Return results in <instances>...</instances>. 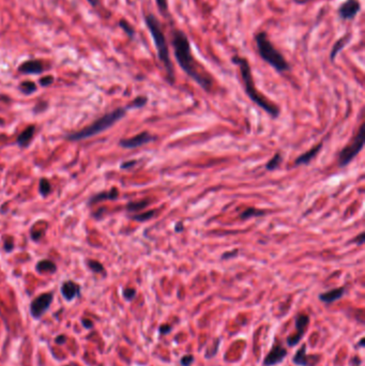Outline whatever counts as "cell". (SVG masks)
Returning a JSON list of instances; mask_svg holds the SVG:
<instances>
[{"label": "cell", "mask_w": 365, "mask_h": 366, "mask_svg": "<svg viewBox=\"0 0 365 366\" xmlns=\"http://www.w3.org/2000/svg\"><path fill=\"white\" fill-rule=\"evenodd\" d=\"M60 291L62 297L66 301H72L76 297H79L81 294V286L76 284L73 280H66L60 288Z\"/></svg>", "instance_id": "13"}, {"label": "cell", "mask_w": 365, "mask_h": 366, "mask_svg": "<svg viewBox=\"0 0 365 366\" xmlns=\"http://www.w3.org/2000/svg\"><path fill=\"white\" fill-rule=\"evenodd\" d=\"M119 196V192L117 189H113L110 190L109 192H101L97 195H95V196H92L88 202V205L91 206L93 205V203H97V202H100V201H104V200H115L116 198H118Z\"/></svg>", "instance_id": "18"}, {"label": "cell", "mask_w": 365, "mask_h": 366, "mask_svg": "<svg viewBox=\"0 0 365 366\" xmlns=\"http://www.w3.org/2000/svg\"><path fill=\"white\" fill-rule=\"evenodd\" d=\"M308 346L303 344L299 350L297 351L293 356V363L297 366H316L321 361V355L319 354H308L307 353Z\"/></svg>", "instance_id": "9"}, {"label": "cell", "mask_w": 365, "mask_h": 366, "mask_svg": "<svg viewBox=\"0 0 365 366\" xmlns=\"http://www.w3.org/2000/svg\"><path fill=\"white\" fill-rule=\"evenodd\" d=\"M105 211V208H101L98 212H96V213H95V216L97 217V218H99V217H101L102 216V213H103V212Z\"/></svg>", "instance_id": "45"}, {"label": "cell", "mask_w": 365, "mask_h": 366, "mask_svg": "<svg viewBox=\"0 0 365 366\" xmlns=\"http://www.w3.org/2000/svg\"><path fill=\"white\" fill-rule=\"evenodd\" d=\"M20 90L24 93V95H31V93L35 92L37 90V86L36 84L33 82H23L21 85H20Z\"/></svg>", "instance_id": "24"}, {"label": "cell", "mask_w": 365, "mask_h": 366, "mask_svg": "<svg viewBox=\"0 0 365 366\" xmlns=\"http://www.w3.org/2000/svg\"><path fill=\"white\" fill-rule=\"evenodd\" d=\"M136 294L137 291L135 288H125L122 291V296L126 301H133L135 299V297H136Z\"/></svg>", "instance_id": "31"}, {"label": "cell", "mask_w": 365, "mask_h": 366, "mask_svg": "<svg viewBox=\"0 0 365 366\" xmlns=\"http://www.w3.org/2000/svg\"><path fill=\"white\" fill-rule=\"evenodd\" d=\"M362 5L360 0H346L337 9V15L343 22L354 20L361 12Z\"/></svg>", "instance_id": "8"}, {"label": "cell", "mask_w": 365, "mask_h": 366, "mask_svg": "<svg viewBox=\"0 0 365 366\" xmlns=\"http://www.w3.org/2000/svg\"><path fill=\"white\" fill-rule=\"evenodd\" d=\"M195 361V357L193 354H184L181 356L180 359V365L181 366H192Z\"/></svg>", "instance_id": "32"}, {"label": "cell", "mask_w": 365, "mask_h": 366, "mask_svg": "<svg viewBox=\"0 0 365 366\" xmlns=\"http://www.w3.org/2000/svg\"><path fill=\"white\" fill-rule=\"evenodd\" d=\"M156 4L160 13L167 18L168 15V0H156Z\"/></svg>", "instance_id": "30"}, {"label": "cell", "mask_w": 365, "mask_h": 366, "mask_svg": "<svg viewBox=\"0 0 365 366\" xmlns=\"http://www.w3.org/2000/svg\"><path fill=\"white\" fill-rule=\"evenodd\" d=\"M4 248H5V250H6L7 252H12V250L14 249V244H13L12 240H11V241H9V240L6 241Z\"/></svg>", "instance_id": "41"}, {"label": "cell", "mask_w": 365, "mask_h": 366, "mask_svg": "<svg viewBox=\"0 0 365 366\" xmlns=\"http://www.w3.org/2000/svg\"><path fill=\"white\" fill-rule=\"evenodd\" d=\"M147 102H148V99L146 97L140 96V97H137L134 101H132L126 108H140V107L145 106L147 104Z\"/></svg>", "instance_id": "29"}, {"label": "cell", "mask_w": 365, "mask_h": 366, "mask_svg": "<svg viewBox=\"0 0 365 366\" xmlns=\"http://www.w3.org/2000/svg\"><path fill=\"white\" fill-rule=\"evenodd\" d=\"M155 139H156L155 136H152L150 133L142 132L136 136H134V137L121 139L120 142H119V144L125 149H134V148H137V147L143 146V144H147L151 141H154Z\"/></svg>", "instance_id": "11"}, {"label": "cell", "mask_w": 365, "mask_h": 366, "mask_svg": "<svg viewBox=\"0 0 365 366\" xmlns=\"http://www.w3.org/2000/svg\"><path fill=\"white\" fill-rule=\"evenodd\" d=\"M53 83H54V78L52 75L44 76V78H42L40 80V85L42 87H48L49 85H52Z\"/></svg>", "instance_id": "35"}, {"label": "cell", "mask_w": 365, "mask_h": 366, "mask_svg": "<svg viewBox=\"0 0 365 366\" xmlns=\"http://www.w3.org/2000/svg\"><path fill=\"white\" fill-rule=\"evenodd\" d=\"M174 330V327L172 325H162L159 328V333L160 335L165 336L172 333V331Z\"/></svg>", "instance_id": "33"}, {"label": "cell", "mask_w": 365, "mask_h": 366, "mask_svg": "<svg viewBox=\"0 0 365 366\" xmlns=\"http://www.w3.org/2000/svg\"><path fill=\"white\" fill-rule=\"evenodd\" d=\"M254 40H255L257 52L261 60H264L278 73H284L290 70L289 62L286 60L284 55L274 46L266 31H258L255 37H254Z\"/></svg>", "instance_id": "4"}, {"label": "cell", "mask_w": 365, "mask_h": 366, "mask_svg": "<svg viewBox=\"0 0 365 366\" xmlns=\"http://www.w3.org/2000/svg\"><path fill=\"white\" fill-rule=\"evenodd\" d=\"M157 214V210H150L147 212H143V213L140 214H136L133 215L132 218L134 221H137V222H146V221H149L150 218L154 217Z\"/></svg>", "instance_id": "25"}, {"label": "cell", "mask_w": 365, "mask_h": 366, "mask_svg": "<svg viewBox=\"0 0 365 366\" xmlns=\"http://www.w3.org/2000/svg\"><path fill=\"white\" fill-rule=\"evenodd\" d=\"M66 339H67V337H66L65 335L61 334V335H58V336L55 338V342H56V344H58V345H61V344H64V343L66 342Z\"/></svg>", "instance_id": "38"}, {"label": "cell", "mask_w": 365, "mask_h": 366, "mask_svg": "<svg viewBox=\"0 0 365 366\" xmlns=\"http://www.w3.org/2000/svg\"><path fill=\"white\" fill-rule=\"evenodd\" d=\"M39 190L43 196H47V195L50 193V191H52V185H50L47 179H41Z\"/></svg>", "instance_id": "28"}, {"label": "cell", "mask_w": 365, "mask_h": 366, "mask_svg": "<svg viewBox=\"0 0 365 366\" xmlns=\"http://www.w3.org/2000/svg\"><path fill=\"white\" fill-rule=\"evenodd\" d=\"M119 27H120L126 33V35H128V37L130 39H134L135 29L129 22H126L125 20H120L119 21Z\"/></svg>", "instance_id": "23"}, {"label": "cell", "mask_w": 365, "mask_h": 366, "mask_svg": "<svg viewBox=\"0 0 365 366\" xmlns=\"http://www.w3.org/2000/svg\"><path fill=\"white\" fill-rule=\"evenodd\" d=\"M322 146H324V142H319L317 146H315L314 148H312L311 150H309L308 152L303 153L299 158H297V160L295 161L296 165H304V164H309L310 162L315 158L318 153L320 152Z\"/></svg>", "instance_id": "17"}, {"label": "cell", "mask_w": 365, "mask_h": 366, "mask_svg": "<svg viewBox=\"0 0 365 366\" xmlns=\"http://www.w3.org/2000/svg\"><path fill=\"white\" fill-rule=\"evenodd\" d=\"M87 2L92 6V7H97L99 5V0H87Z\"/></svg>", "instance_id": "46"}, {"label": "cell", "mask_w": 365, "mask_h": 366, "mask_svg": "<svg viewBox=\"0 0 365 366\" xmlns=\"http://www.w3.org/2000/svg\"><path fill=\"white\" fill-rule=\"evenodd\" d=\"M35 132H36V126L35 125H29V126H27V129L25 130L19 136L18 140H16V141H18V143H19V146L21 148L27 147L28 144H29V142H30V140L32 139L33 135H35Z\"/></svg>", "instance_id": "19"}, {"label": "cell", "mask_w": 365, "mask_h": 366, "mask_svg": "<svg viewBox=\"0 0 365 366\" xmlns=\"http://www.w3.org/2000/svg\"><path fill=\"white\" fill-rule=\"evenodd\" d=\"M172 46L176 60L182 71L196 83L199 87L207 92H210L212 86H213V80L205 70H201L198 62L195 60L192 54L190 39L183 30L179 28L173 29Z\"/></svg>", "instance_id": "1"}, {"label": "cell", "mask_w": 365, "mask_h": 366, "mask_svg": "<svg viewBox=\"0 0 365 366\" xmlns=\"http://www.w3.org/2000/svg\"><path fill=\"white\" fill-rule=\"evenodd\" d=\"M19 71L24 74H41L44 71V66L40 60H28L19 66Z\"/></svg>", "instance_id": "15"}, {"label": "cell", "mask_w": 365, "mask_h": 366, "mask_svg": "<svg viewBox=\"0 0 365 366\" xmlns=\"http://www.w3.org/2000/svg\"><path fill=\"white\" fill-rule=\"evenodd\" d=\"M36 269L40 273H55L57 271V266L56 263L52 260H41L37 263Z\"/></svg>", "instance_id": "20"}, {"label": "cell", "mask_w": 365, "mask_h": 366, "mask_svg": "<svg viewBox=\"0 0 365 366\" xmlns=\"http://www.w3.org/2000/svg\"><path fill=\"white\" fill-rule=\"evenodd\" d=\"M353 242L358 245H362L364 243V233H361L358 237L354 238Z\"/></svg>", "instance_id": "40"}, {"label": "cell", "mask_w": 365, "mask_h": 366, "mask_svg": "<svg viewBox=\"0 0 365 366\" xmlns=\"http://www.w3.org/2000/svg\"><path fill=\"white\" fill-rule=\"evenodd\" d=\"M137 162L136 161H129V162H124V163L121 164V168L122 169H125V168H130L132 166H134L135 164H136Z\"/></svg>", "instance_id": "42"}, {"label": "cell", "mask_w": 365, "mask_h": 366, "mask_svg": "<svg viewBox=\"0 0 365 366\" xmlns=\"http://www.w3.org/2000/svg\"><path fill=\"white\" fill-rule=\"evenodd\" d=\"M345 294H346L345 287H337L334 289H331V290H329V291L320 294L318 296V299L321 302H324L325 304H331V303H334V302L338 301L339 299H342V298L345 296Z\"/></svg>", "instance_id": "12"}, {"label": "cell", "mask_w": 365, "mask_h": 366, "mask_svg": "<svg viewBox=\"0 0 365 366\" xmlns=\"http://www.w3.org/2000/svg\"><path fill=\"white\" fill-rule=\"evenodd\" d=\"M364 347H365V338L361 337V339L355 345V349H362Z\"/></svg>", "instance_id": "43"}, {"label": "cell", "mask_w": 365, "mask_h": 366, "mask_svg": "<svg viewBox=\"0 0 365 366\" xmlns=\"http://www.w3.org/2000/svg\"><path fill=\"white\" fill-rule=\"evenodd\" d=\"M87 266L92 272H95V273H104V272H105V269H104L103 265H102L101 262H99L97 260H88L87 261Z\"/></svg>", "instance_id": "27"}, {"label": "cell", "mask_w": 365, "mask_h": 366, "mask_svg": "<svg viewBox=\"0 0 365 366\" xmlns=\"http://www.w3.org/2000/svg\"><path fill=\"white\" fill-rule=\"evenodd\" d=\"M54 294L45 292L42 294L30 304V314L33 319H41V317L46 313V311L50 308V304L53 303Z\"/></svg>", "instance_id": "7"}, {"label": "cell", "mask_w": 365, "mask_h": 366, "mask_svg": "<svg viewBox=\"0 0 365 366\" xmlns=\"http://www.w3.org/2000/svg\"><path fill=\"white\" fill-rule=\"evenodd\" d=\"M150 201L145 199V200H139V201H132V202H129L128 205H126V210L130 211V212H135V211H139V210H142L145 209L149 206Z\"/></svg>", "instance_id": "22"}, {"label": "cell", "mask_w": 365, "mask_h": 366, "mask_svg": "<svg viewBox=\"0 0 365 366\" xmlns=\"http://www.w3.org/2000/svg\"><path fill=\"white\" fill-rule=\"evenodd\" d=\"M282 160H283V158H282L281 153H276V155L267 163L266 169L267 170H274V169H276L279 166V164H281Z\"/></svg>", "instance_id": "26"}, {"label": "cell", "mask_w": 365, "mask_h": 366, "mask_svg": "<svg viewBox=\"0 0 365 366\" xmlns=\"http://www.w3.org/2000/svg\"><path fill=\"white\" fill-rule=\"evenodd\" d=\"M238 254V251H233L232 253L231 252H226L222 255V259H229V258H233L235 257L236 255Z\"/></svg>", "instance_id": "39"}, {"label": "cell", "mask_w": 365, "mask_h": 366, "mask_svg": "<svg viewBox=\"0 0 365 366\" xmlns=\"http://www.w3.org/2000/svg\"><path fill=\"white\" fill-rule=\"evenodd\" d=\"M310 325V316L305 313H299L296 315L295 317V327H296V334H298L302 338L305 335V332L309 328Z\"/></svg>", "instance_id": "16"}, {"label": "cell", "mask_w": 365, "mask_h": 366, "mask_svg": "<svg viewBox=\"0 0 365 366\" xmlns=\"http://www.w3.org/2000/svg\"><path fill=\"white\" fill-rule=\"evenodd\" d=\"M82 325L85 329L87 330H90V329H93V327H95V323H93V321H91L90 319H86V318H83L82 319Z\"/></svg>", "instance_id": "36"}, {"label": "cell", "mask_w": 365, "mask_h": 366, "mask_svg": "<svg viewBox=\"0 0 365 366\" xmlns=\"http://www.w3.org/2000/svg\"><path fill=\"white\" fill-rule=\"evenodd\" d=\"M232 62L239 67L244 91L251 99V101H253L257 106L264 109L272 118H277L279 116V108L257 90L252 74V67L248 58L242 57L240 55H234L232 57Z\"/></svg>", "instance_id": "3"}, {"label": "cell", "mask_w": 365, "mask_h": 366, "mask_svg": "<svg viewBox=\"0 0 365 366\" xmlns=\"http://www.w3.org/2000/svg\"><path fill=\"white\" fill-rule=\"evenodd\" d=\"M288 354L287 349L281 343H275L262 361V366H276L281 364Z\"/></svg>", "instance_id": "10"}, {"label": "cell", "mask_w": 365, "mask_h": 366, "mask_svg": "<svg viewBox=\"0 0 365 366\" xmlns=\"http://www.w3.org/2000/svg\"><path fill=\"white\" fill-rule=\"evenodd\" d=\"M361 364H362V360H361L360 356L355 355V356L351 357V360H350V365L351 366H361Z\"/></svg>", "instance_id": "37"}, {"label": "cell", "mask_w": 365, "mask_h": 366, "mask_svg": "<svg viewBox=\"0 0 365 366\" xmlns=\"http://www.w3.org/2000/svg\"><path fill=\"white\" fill-rule=\"evenodd\" d=\"M364 134H365V124L362 123L358 134L354 138L347 144L343 150L338 153V167H345L359 155L364 146Z\"/></svg>", "instance_id": "6"}, {"label": "cell", "mask_w": 365, "mask_h": 366, "mask_svg": "<svg viewBox=\"0 0 365 366\" xmlns=\"http://www.w3.org/2000/svg\"><path fill=\"white\" fill-rule=\"evenodd\" d=\"M183 224L182 223H178L177 225H176V227H175V231L177 232V233H181L182 231H183Z\"/></svg>", "instance_id": "44"}, {"label": "cell", "mask_w": 365, "mask_h": 366, "mask_svg": "<svg viewBox=\"0 0 365 366\" xmlns=\"http://www.w3.org/2000/svg\"><path fill=\"white\" fill-rule=\"evenodd\" d=\"M125 113H126V108H117V109L113 110V112H110V113L104 115L103 117H101L100 119H98L97 121L93 122L91 125L85 127V129L66 135L65 138L67 140L78 141V140H83L85 138L92 137V136L104 132L105 130L109 129L110 126H113L117 121H119L121 118H123L125 116Z\"/></svg>", "instance_id": "5"}, {"label": "cell", "mask_w": 365, "mask_h": 366, "mask_svg": "<svg viewBox=\"0 0 365 366\" xmlns=\"http://www.w3.org/2000/svg\"><path fill=\"white\" fill-rule=\"evenodd\" d=\"M351 39V33L350 32H347L345 33V35L343 37L339 38L338 40H336L334 42V44L332 46V48H331V52H330V61L334 62V60L336 59L337 55L342 52V50L345 48V46L349 43V41Z\"/></svg>", "instance_id": "14"}, {"label": "cell", "mask_w": 365, "mask_h": 366, "mask_svg": "<svg viewBox=\"0 0 365 366\" xmlns=\"http://www.w3.org/2000/svg\"><path fill=\"white\" fill-rule=\"evenodd\" d=\"M266 213L265 211L256 209V208H249L247 210H244L242 213L240 214V218L241 219H249L251 217H257V216H261Z\"/></svg>", "instance_id": "21"}, {"label": "cell", "mask_w": 365, "mask_h": 366, "mask_svg": "<svg viewBox=\"0 0 365 366\" xmlns=\"http://www.w3.org/2000/svg\"><path fill=\"white\" fill-rule=\"evenodd\" d=\"M146 26L150 32V36L154 40V43L157 49V55L159 61L163 64L164 70L166 73L167 82L174 85L176 81L175 76V67L169 54V46L167 43V39L162 26V23L154 13H147L143 16Z\"/></svg>", "instance_id": "2"}, {"label": "cell", "mask_w": 365, "mask_h": 366, "mask_svg": "<svg viewBox=\"0 0 365 366\" xmlns=\"http://www.w3.org/2000/svg\"><path fill=\"white\" fill-rule=\"evenodd\" d=\"M4 123H5V120H4V119L0 118V125H3Z\"/></svg>", "instance_id": "47"}, {"label": "cell", "mask_w": 365, "mask_h": 366, "mask_svg": "<svg viewBox=\"0 0 365 366\" xmlns=\"http://www.w3.org/2000/svg\"><path fill=\"white\" fill-rule=\"evenodd\" d=\"M220 345H221V338H216V339H215V342H214V346L212 347V349H209V350H208V351H211V350H212V352H210V353L206 356V359H211V357H213V356H215V355H216Z\"/></svg>", "instance_id": "34"}]
</instances>
